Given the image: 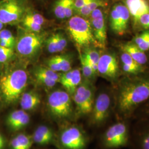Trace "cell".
<instances>
[{
  "instance_id": "cell-1",
  "label": "cell",
  "mask_w": 149,
  "mask_h": 149,
  "mask_svg": "<svg viewBox=\"0 0 149 149\" xmlns=\"http://www.w3.org/2000/svg\"><path fill=\"white\" fill-rule=\"evenodd\" d=\"M114 119H130L149 101V71L135 75H122L113 85Z\"/></svg>"
},
{
  "instance_id": "cell-2",
  "label": "cell",
  "mask_w": 149,
  "mask_h": 149,
  "mask_svg": "<svg viewBox=\"0 0 149 149\" xmlns=\"http://www.w3.org/2000/svg\"><path fill=\"white\" fill-rule=\"evenodd\" d=\"M28 77L24 70H11L0 79V98L6 104L16 103L28 85Z\"/></svg>"
},
{
  "instance_id": "cell-3",
  "label": "cell",
  "mask_w": 149,
  "mask_h": 149,
  "mask_svg": "<svg viewBox=\"0 0 149 149\" xmlns=\"http://www.w3.org/2000/svg\"><path fill=\"white\" fill-rule=\"evenodd\" d=\"M132 121L130 119H115L101 136L103 149H120L128 147L130 143Z\"/></svg>"
},
{
  "instance_id": "cell-4",
  "label": "cell",
  "mask_w": 149,
  "mask_h": 149,
  "mask_svg": "<svg viewBox=\"0 0 149 149\" xmlns=\"http://www.w3.org/2000/svg\"><path fill=\"white\" fill-rule=\"evenodd\" d=\"M114 99L113 90L100 92L95 97L92 110L89 115L90 125L99 128L114 118Z\"/></svg>"
},
{
  "instance_id": "cell-5",
  "label": "cell",
  "mask_w": 149,
  "mask_h": 149,
  "mask_svg": "<svg viewBox=\"0 0 149 149\" xmlns=\"http://www.w3.org/2000/svg\"><path fill=\"white\" fill-rule=\"evenodd\" d=\"M67 27L71 37L77 47H87L93 45L97 47L89 20L76 15L70 18Z\"/></svg>"
},
{
  "instance_id": "cell-6",
  "label": "cell",
  "mask_w": 149,
  "mask_h": 149,
  "mask_svg": "<svg viewBox=\"0 0 149 149\" xmlns=\"http://www.w3.org/2000/svg\"><path fill=\"white\" fill-rule=\"evenodd\" d=\"M95 100V88L92 82L84 80L73 94L77 118L89 116Z\"/></svg>"
},
{
  "instance_id": "cell-7",
  "label": "cell",
  "mask_w": 149,
  "mask_h": 149,
  "mask_svg": "<svg viewBox=\"0 0 149 149\" xmlns=\"http://www.w3.org/2000/svg\"><path fill=\"white\" fill-rule=\"evenodd\" d=\"M48 106L52 114L59 119L71 117L72 113V100L67 91L58 90L48 97Z\"/></svg>"
},
{
  "instance_id": "cell-8",
  "label": "cell",
  "mask_w": 149,
  "mask_h": 149,
  "mask_svg": "<svg viewBox=\"0 0 149 149\" xmlns=\"http://www.w3.org/2000/svg\"><path fill=\"white\" fill-rule=\"evenodd\" d=\"M130 15L124 3L117 2L112 7L109 15V26L115 34L123 36L129 29Z\"/></svg>"
},
{
  "instance_id": "cell-9",
  "label": "cell",
  "mask_w": 149,
  "mask_h": 149,
  "mask_svg": "<svg viewBox=\"0 0 149 149\" xmlns=\"http://www.w3.org/2000/svg\"><path fill=\"white\" fill-rule=\"evenodd\" d=\"M98 74L114 85L122 76L117 56L114 53H107L100 56L97 65Z\"/></svg>"
},
{
  "instance_id": "cell-10",
  "label": "cell",
  "mask_w": 149,
  "mask_h": 149,
  "mask_svg": "<svg viewBox=\"0 0 149 149\" xmlns=\"http://www.w3.org/2000/svg\"><path fill=\"white\" fill-rule=\"evenodd\" d=\"M44 40L45 37L39 33H23L16 40V50L23 56H32L40 50Z\"/></svg>"
},
{
  "instance_id": "cell-11",
  "label": "cell",
  "mask_w": 149,
  "mask_h": 149,
  "mask_svg": "<svg viewBox=\"0 0 149 149\" xmlns=\"http://www.w3.org/2000/svg\"><path fill=\"white\" fill-rule=\"evenodd\" d=\"M24 11L21 0L0 1V21L5 25L16 24L21 21Z\"/></svg>"
},
{
  "instance_id": "cell-12",
  "label": "cell",
  "mask_w": 149,
  "mask_h": 149,
  "mask_svg": "<svg viewBox=\"0 0 149 149\" xmlns=\"http://www.w3.org/2000/svg\"><path fill=\"white\" fill-rule=\"evenodd\" d=\"M61 144L67 149H85L88 138L82 128L73 125L66 128L60 136Z\"/></svg>"
},
{
  "instance_id": "cell-13",
  "label": "cell",
  "mask_w": 149,
  "mask_h": 149,
  "mask_svg": "<svg viewBox=\"0 0 149 149\" xmlns=\"http://www.w3.org/2000/svg\"><path fill=\"white\" fill-rule=\"evenodd\" d=\"M134 120L129 146L130 149H149V119Z\"/></svg>"
},
{
  "instance_id": "cell-14",
  "label": "cell",
  "mask_w": 149,
  "mask_h": 149,
  "mask_svg": "<svg viewBox=\"0 0 149 149\" xmlns=\"http://www.w3.org/2000/svg\"><path fill=\"white\" fill-rule=\"evenodd\" d=\"M92 32L97 43V47L104 49L106 47L107 24L106 15L101 7L93 11L90 16Z\"/></svg>"
},
{
  "instance_id": "cell-15",
  "label": "cell",
  "mask_w": 149,
  "mask_h": 149,
  "mask_svg": "<svg viewBox=\"0 0 149 149\" xmlns=\"http://www.w3.org/2000/svg\"><path fill=\"white\" fill-rule=\"evenodd\" d=\"M82 82L81 72L79 69L71 70L60 74L59 82L70 95H73Z\"/></svg>"
},
{
  "instance_id": "cell-16",
  "label": "cell",
  "mask_w": 149,
  "mask_h": 149,
  "mask_svg": "<svg viewBox=\"0 0 149 149\" xmlns=\"http://www.w3.org/2000/svg\"><path fill=\"white\" fill-rule=\"evenodd\" d=\"M124 3L132 18L134 26L136 28L139 18L149 13V2L148 0H125Z\"/></svg>"
},
{
  "instance_id": "cell-17",
  "label": "cell",
  "mask_w": 149,
  "mask_h": 149,
  "mask_svg": "<svg viewBox=\"0 0 149 149\" xmlns=\"http://www.w3.org/2000/svg\"><path fill=\"white\" fill-rule=\"evenodd\" d=\"M120 61L123 75H135L146 71L144 66L137 63L127 53L122 50Z\"/></svg>"
},
{
  "instance_id": "cell-18",
  "label": "cell",
  "mask_w": 149,
  "mask_h": 149,
  "mask_svg": "<svg viewBox=\"0 0 149 149\" xmlns=\"http://www.w3.org/2000/svg\"><path fill=\"white\" fill-rule=\"evenodd\" d=\"M40 97L36 91L23 92L20 98V105L24 111H31L36 109L40 103Z\"/></svg>"
},
{
  "instance_id": "cell-19",
  "label": "cell",
  "mask_w": 149,
  "mask_h": 149,
  "mask_svg": "<svg viewBox=\"0 0 149 149\" xmlns=\"http://www.w3.org/2000/svg\"><path fill=\"white\" fill-rule=\"evenodd\" d=\"M120 48L122 50L127 53L137 63L142 66L147 64L148 59L146 54L132 42L122 44Z\"/></svg>"
},
{
  "instance_id": "cell-20",
  "label": "cell",
  "mask_w": 149,
  "mask_h": 149,
  "mask_svg": "<svg viewBox=\"0 0 149 149\" xmlns=\"http://www.w3.org/2000/svg\"><path fill=\"white\" fill-rule=\"evenodd\" d=\"M107 6V3L104 0H93L83 6L75 13L77 15L87 18L90 17L91 13L98 8L104 7Z\"/></svg>"
},
{
  "instance_id": "cell-21",
  "label": "cell",
  "mask_w": 149,
  "mask_h": 149,
  "mask_svg": "<svg viewBox=\"0 0 149 149\" xmlns=\"http://www.w3.org/2000/svg\"><path fill=\"white\" fill-rule=\"evenodd\" d=\"M84 54L90 64L92 69L96 74H98L97 65L100 58V54L95 48L90 47H86Z\"/></svg>"
},
{
  "instance_id": "cell-22",
  "label": "cell",
  "mask_w": 149,
  "mask_h": 149,
  "mask_svg": "<svg viewBox=\"0 0 149 149\" xmlns=\"http://www.w3.org/2000/svg\"><path fill=\"white\" fill-rule=\"evenodd\" d=\"M80 61L82 66V72L84 80L92 82V81L95 79L96 74L93 71L90 64L84 54H80Z\"/></svg>"
},
{
  "instance_id": "cell-23",
  "label": "cell",
  "mask_w": 149,
  "mask_h": 149,
  "mask_svg": "<svg viewBox=\"0 0 149 149\" xmlns=\"http://www.w3.org/2000/svg\"><path fill=\"white\" fill-rule=\"evenodd\" d=\"M132 42L144 52L149 50V30L145 31L135 37Z\"/></svg>"
},
{
  "instance_id": "cell-24",
  "label": "cell",
  "mask_w": 149,
  "mask_h": 149,
  "mask_svg": "<svg viewBox=\"0 0 149 149\" xmlns=\"http://www.w3.org/2000/svg\"><path fill=\"white\" fill-rule=\"evenodd\" d=\"M70 0H57L53 7L55 16L59 19L65 18V10Z\"/></svg>"
},
{
  "instance_id": "cell-25",
  "label": "cell",
  "mask_w": 149,
  "mask_h": 149,
  "mask_svg": "<svg viewBox=\"0 0 149 149\" xmlns=\"http://www.w3.org/2000/svg\"><path fill=\"white\" fill-rule=\"evenodd\" d=\"M34 74H40L48 79L55 81L57 82H59L60 74H58L57 72H55L48 68H45L44 66L37 67L34 70Z\"/></svg>"
},
{
  "instance_id": "cell-26",
  "label": "cell",
  "mask_w": 149,
  "mask_h": 149,
  "mask_svg": "<svg viewBox=\"0 0 149 149\" xmlns=\"http://www.w3.org/2000/svg\"><path fill=\"white\" fill-rule=\"evenodd\" d=\"M26 113V112L23 109L16 110L11 112L7 116L6 119V123L7 125L11 129H12Z\"/></svg>"
},
{
  "instance_id": "cell-27",
  "label": "cell",
  "mask_w": 149,
  "mask_h": 149,
  "mask_svg": "<svg viewBox=\"0 0 149 149\" xmlns=\"http://www.w3.org/2000/svg\"><path fill=\"white\" fill-rule=\"evenodd\" d=\"M58 62L61 71L65 72L71 70V60L68 55H58L54 56Z\"/></svg>"
},
{
  "instance_id": "cell-28",
  "label": "cell",
  "mask_w": 149,
  "mask_h": 149,
  "mask_svg": "<svg viewBox=\"0 0 149 149\" xmlns=\"http://www.w3.org/2000/svg\"><path fill=\"white\" fill-rule=\"evenodd\" d=\"M24 18L27 19L33 22L43 26V24L45 23L46 19L43 17V15L39 14L38 13H36L33 11H28L23 16Z\"/></svg>"
},
{
  "instance_id": "cell-29",
  "label": "cell",
  "mask_w": 149,
  "mask_h": 149,
  "mask_svg": "<svg viewBox=\"0 0 149 149\" xmlns=\"http://www.w3.org/2000/svg\"><path fill=\"white\" fill-rule=\"evenodd\" d=\"M16 137L21 146L22 149H31L33 142L32 137L23 133L18 134Z\"/></svg>"
},
{
  "instance_id": "cell-30",
  "label": "cell",
  "mask_w": 149,
  "mask_h": 149,
  "mask_svg": "<svg viewBox=\"0 0 149 149\" xmlns=\"http://www.w3.org/2000/svg\"><path fill=\"white\" fill-rule=\"evenodd\" d=\"M22 23L23 27L27 31L33 33H40L42 30V26L31 21L24 18L22 19Z\"/></svg>"
},
{
  "instance_id": "cell-31",
  "label": "cell",
  "mask_w": 149,
  "mask_h": 149,
  "mask_svg": "<svg viewBox=\"0 0 149 149\" xmlns=\"http://www.w3.org/2000/svg\"><path fill=\"white\" fill-rule=\"evenodd\" d=\"M46 45L49 53L53 54L59 53L58 43L55 34H54L48 38L46 40Z\"/></svg>"
},
{
  "instance_id": "cell-32",
  "label": "cell",
  "mask_w": 149,
  "mask_h": 149,
  "mask_svg": "<svg viewBox=\"0 0 149 149\" xmlns=\"http://www.w3.org/2000/svg\"><path fill=\"white\" fill-rule=\"evenodd\" d=\"M149 119V101L135 112L133 120Z\"/></svg>"
},
{
  "instance_id": "cell-33",
  "label": "cell",
  "mask_w": 149,
  "mask_h": 149,
  "mask_svg": "<svg viewBox=\"0 0 149 149\" xmlns=\"http://www.w3.org/2000/svg\"><path fill=\"white\" fill-rule=\"evenodd\" d=\"M34 76L37 83L48 88L53 87L54 86L56 85L58 83L55 81L48 79L47 77H45L40 74H34Z\"/></svg>"
},
{
  "instance_id": "cell-34",
  "label": "cell",
  "mask_w": 149,
  "mask_h": 149,
  "mask_svg": "<svg viewBox=\"0 0 149 149\" xmlns=\"http://www.w3.org/2000/svg\"><path fill=\"white\" fill-rule=\"evenodd\" d=\"M13 49L7 48L0 45V63H5L13 55Z\"/></svg>"
},
{
  "instance_id": "cell-35",
  "label": "cell",
  "mask_w": 149,
  "mask_h": 149,
  "mask_svg": "<svg viewBox=\"0 0 149 149\" xmlns=\"http://www.w3.org/2000/svg\"><path fill=\"white\" fill-rule=\"evenodd\" d=\"M32 138L33 140V141L36 143L37 144L44 145H47L52 142V140L48 138L45 136H44L43 134L40 133L37 130H36L34 133L33 135Z\"/></svg>"
},
{
  "instance_id": "cell-36",
  "label": "cell",
  "mask_w": 149,
  "mask_h": 149,
  "mask_svg": "<svg viewBox=\"0 0 149 149\" xmlns=\"http://www.w3.org/2000/svg\"><path fill=\"white\" fill-rule=\"evenodd\" d=\"M29 122H30V117L26 112L23 116V117L19 119V120L17 122L12 130H15V131L19 130L22 129L24 128L25 127H26L29 123Z\"/></svg>"
},
{
  "instance_id": "cell-37",
  "label": "cell",
  "mask_w": 149,
  "mask_h": 149,
  "mask_svg": "<svg viewBox=\"0 0 149 149\" xmlns=\"http://www.w3.org/2000/svg\"><path fill=\"white\" fill-rule=\"evenodd\" d=\"M55 34H56V37L57 41L58 43L59 52H61L67 47V45H68L67 39L64 36V34L61 33H55Z\"/></svg>"
},
{
  "instance_id": "cell-38",
  "label": "cell",
  "mask_w": 149,
  "mask_h": 149,
  "mask_svg": "<svg viewBox=\"0 0 149 149\" xmlns=\"http://www.w3.org/2000/svg\"><path fill=\"white\" fill-rule=\"evenodd\" d=\"M136 27H139L144 29L149 30V13L144 15L139 18Z\"/></svg>"
},
{
  "instance_id": "cell-39",
  "label": "cell",
  "mask_w": 149,
  "mask_h": 149,
  "mask_svg": "<svg viewBox=\"0 0 149 149\" xmlns=\"http://www.w3.org/2000/svg\"><path fill=\"white\" fill-rule=\"evenodd\" d=\"M40 133L43 134L44 136L47 137L48 138L50 139V140H53L54 138V134L53 131L50 128H49L46 125H40L39 126L37 129Z\"/></svg>"
},
{
  "instance_id": "cell-40",
  "label": "cell",
  "mask_w": 149,
  "mask_h": 149,
  "mask_svg": "<svg viewBox=\"0 0 149 149\" xmlns=\"http://www.w3.org/2000/svg\"><path fill=\"white\" fill-rule=\"evenodd\" d=\"M0 39H3L9 40L12 43L16 44V38L12 33V32L7 29H2L0 31Z\"/></svg>"
},
{
  "instance_id": "cell-41",
  "label": "cell",
  "mask_w": 149,
  "mask_h": 149,
  "mask_svg": "<svg viewBox=\"0 0 149 149\" xmlns=\"http://www.w3.org/2000/svg\"><path fill=\"white\" fill-rule=\"evenodd\" d=\"M47 65L48 68L53 70L55 72L61 71V67L60 66L58 62L55 60L54 57L51 58L49 59L47 61Z\"/></svg>"
},
{
  "instance_id": "cell-42",
  "label": "cell",
  "mask_w": 149,
  "mask_h": 149,
  "mask_svg": "<svg viewBox=\"0 0 149 149\" xmlns=\"http://www.w3.org/2000/svg\"><path fill=\"white\" fill-rule=\"evenodd\" d=\"M74 0H70L65 10V18H71L74 12Z\"/></svg>"
},
{
  "instance_id": "cell-43",
  "label": "cell",
  "mask_w": 149,
  "mask_h": 149,
  "mask_svg": "<svg viewBox=\"0 0 149 149\" xmlns=\"http://www.w3.org/2000/svg\"><path fill=\"white\" fill-rule=\"evenodd\" d=\"M93 0H74V13H76L78 10H79L83 6Z\"/></svg>"
},
{
  "instance_id": "cell-44",
  "label": "cell",
  "mask_w": 149,
  "mask_h": 149,
  "mask_svg": "<svg viewBox=\"0 0 149 149\" xmlns=\"http://www.w3.org/2000/svg\"><path fill=\"white\" fill-rule=\"evenodd\" d=\"M0 45L5 48L13 49L14 47L16 45V44L12 43L9 40L3 39H0Z\"/></svg>"
},
{
  "instance_id": "cell-45",
  "label": "cell",
  "mask_w": 149,
  "mask_h": 149,
  "mask_svg": "<svg viewBox=\"0 0 149 149\" xmlns=\"http://www.w3.org/2000/svg\"><path fill=\"white\" fill-rule=\"evenodd\" d=\"M10 146L11 149H22L21 146L16 136L11 140Z\"/></svg>"
},
{
  "instance_id": "cell-46",
  "label": "cell",
  "mask_w": 149,
  "mask_h": 149,
  "mask_svg": "<svg viewBox=\"0 0 149 149\" xmlns=\"http://www.w3.org/2000/svg\"><path fill=\"white\" fill-rule=\"evenodd\" d=\"M5 145V139L3 136H2V135L0 133V149H4Z\"/></svg>"
},
{
  "instance_id": "cell-47",
  "label": "cell",
  "mask_w": 149,
  "mask_h": 149,
  "mask_svg": "<svg viewBox=\"0 0 149 149\" xmlns=\"http://www.w3.org/2000/svg\"><path fill=\"white\" fill-rule=\"evenodd\" d=\"M4 26H5V24L3 23H2L0 21V31L3 29Z\"/></svg>"
},
{
  "instance_id": "cell-48",
  "label": "cell",
  "mask_w": 149,
  "mask_h": 149,
  "mask_svg": "<svg viewBox=\"0 0 149 149\" xmlns=\"http://www.w3.org/2000/svg\"><path fill=\"white\" fill-rule=\"evenodd\" d=\"M0 64H1V63H0Z\"/></svg>"
}]
</instances>
